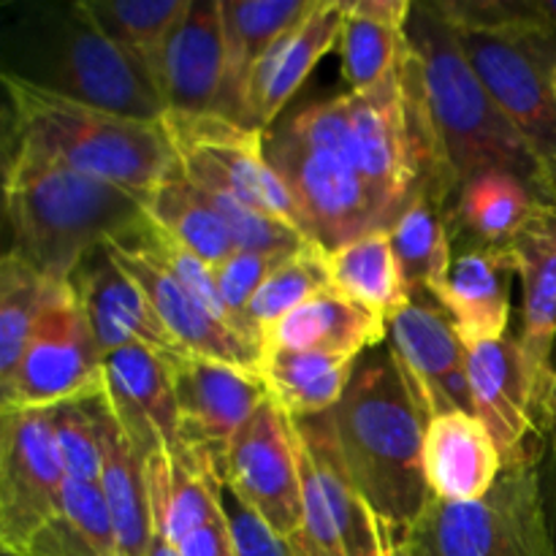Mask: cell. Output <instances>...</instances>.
Instances as JSON below:
<instances>
[{
  "mask_svg": "<svg viewBox=\"0 0 556 556\" xmlns=\"http://www.w3.org/2000/svg\"><path fill=\"white\" fill-rule=\"evenodd\" d=\"M407 43L416 63L418 90L432 125L440 157L443 199L454 220L459 190L486 172H514L546 201L556 190L519 130L508 123L472 68L454 27L432 9L413 3Z\"/></svg>",
  "mask_w": 556,
  "mask_h": 556,
  "instance_id": "cell-1",
  "label": "cell"
},
{
  "mask_svg": "<svg viewBox=\"0 0 556 556\" xmlns=\"http://www.w3.org/2000/svg\"><path fill=\"white\" fill-rule=\"evenodd\" d=\"M331 424L342 465L391 543L410 535L432 505L424 472L429 421L389 351L356 364Z\"/></svg>",
  "mask_w": 556,
  "mask_h": 556,
  "instance_id": "cell-2",
  "label": "cell"
},
{
  "mask_svg": "<svg viewBox=\"0 0 556 556\" xmlns=\"http://www.w3.org/2000/svg\"><path fill=\"white\" fill-rule=\"evenodd\" d=\"M9 253L49 282H71L92 250L144 231L147 195L87 177L27 150L5 155Z\"/></svg>",
  "mask_w": 556,
  "mask_h": 556,
  "instance_id": "cell-3",
  "label": "cell"
},
{
  "mask_svg": "<svg viewBox=\"0 0 556 556\" xmlns=\"http://www.w3.org/2000/svg\"><path fill=\"white\" fill-rule=\"evenodd\" d=\"M3 85L11 109V150L36 152L139 195H150L177 168L163 119L141 123L101 112L14 71H5Z\"/></svg>",
  "mask_w": 556,
  "mask_h": 556,
  "instance_id": "cell-4",
  "label": "cell"
},
{
  "mask_svg": "<svg viewBox=\"0 0 556 556\" xmlns=\"http://www.w3.org/2000/svg\"><path fill=\"white\" fill-rule=\"evenodd\" d=\"M266 155L296 199L309 239L329 253L394 223L337 141L334 101L309 103L286 119L266 136Z\"/></svg>",
  "mask_w": 556,
  "mask_h": 556,
  "instance_id": "cell-5",
  "label": "cell"
},
{
  "mask_svg": "<svg viewBox=\"0 0 556 556\" xmlns=\"http://www.w3.org/2000/svg\"><path fill=\"white\" fill-rule=\"evenodd\" d=\"M538 462L505 467L497 486L478 503L432 500L410 532L418 556H556Z\"/></svg>",
  "mask_w": 556,
  "mask_h": 556,
  "instance_id": "cell-6",
  "label": "cell"
},
{
  "mask_svg": "<svg viewBox=\"0 0 556 556\" xmlns=\"http://www.w3.org/2000/svg\"><path fill=\"white\" fill-rule=\"evenodd\" d=\"M454 30L489 96L519 130L556 190V92L552 85L556 30L548 16L543 14L535 25L510 33L478 27Z\"/></svg>",
  "mask_w": 556,
  "mask_h": 556,
  "instance_id": "cell-7",
  "label": "cell"
},
{
  "mask_svg": "<svg viewBox=\"0 0 556 556\" xmlns=\"http://www.w3.org/2000/svg\"><path fill=\"white\" fill-rule=\"evenodd\" d=\"M163 130L177 155V168L195 188L233 195L280 217L309 239L296 199L266 155V134L220 112H166Z\"/></svg>",
  "mask_w": 556,
  "mask_h": 556,
  "instance_id": "cell-8",
  "label": "cell"
},
{
  "mask_svg": "<svg viewBox=\"0 0 556 556\" xmlns=\"http://www.w3.org/2000/svg\"><path fill=\"white\" fill-rule=\"evenodd\" d=\"M36 85L141 123H161L168 112L150 65L109 38L79 3L71 5L68 22L54 30L47 74Z\"/></svg>",
  "mask_w": 556,
  "mask_h": 556,
  "instance_id": "cell-9",
  "label": "cell"
},
{
  "mask_svg": "<svg viewBox=\"0 0 556 556\" xmlns=\"http://www.w3.org/2000/svg\"><path fill=\"white\" fill-rule=\"evenodd\" d=\"M103 353L71 282L52 288L14 378L0 386V410H47L103 394Z\"/></svg>",
  "mask_w": 556,
  "mask_h": 556,
  "instance_id": "cell-10",
  "label": "cell"
},
{
  "mask_svg": "<svg viewBox=\"0 0 556 556\" xmlns=\"http://www.w3.org/2000/svg\"><path fill=\"white\" fill-rule=\"evenodd\" d=\"M63 456L47 410H0V543L25 556L63 505Z\"/></svg>",
  "mask_w": 556,
  "mask_h": 556,
  "instance_id": "cell-11",
  "label": "cell"
},
{
  "mask_svg": "<svg viewBox=\"0 0 556 556\" xmlns=\"http://www.w3.org/2000/svg\"><path fill=\"white\" fill-rule=\"evenodd\" d=\"M220 481L282 541H296L302 530V478L293 418L271 396L237 432Z\"/></svg>",
  "mask_w": 556,
  "mask_h": 556,
  "instance_id": "cell-12",
  "label": "cell"
},
{
  "mask_svg": "<svg viewBox=\"0 0 556 556\" xmlns=\"http://www.w3.org/2000/svg\"><path fill=\"white\" fill-rule=\"evenodd\" d=\"M179 410V440L223 472L228 448L248 418L269 400L264 378L204 356L168 362Z\"/></svg>",
  "mask_w": 556,
  "mask_h": 556,
  "instance_id": "cell-13",
  "label": "cell"
},
{
  "mask_svg": "<svg viewBox=\"0 0 556 556\" xmlns=\"http://www.w3.org/2000/svg\"><path fill=\"white\" fill-rule=\"evenodd\" d=\"M472 413L486 424L505 467L541 459L546 410L527 367L519 337L467 348Z\"/></svg>",
  "mask_w": 556,
  "mask_h": 556,
  "instance_id": "cell-14",
  "label": "cell"
},
{
  "mask_svg": "<svg viewBox=\"0 0 556 556\" xmlns=\"http://www.w3.org/2000/svg\"><path fill=\"white\" fill-rule=\"evenodd\" d=\"M389 337L391 358L427 421L445 413H472L467 348L438 304L413 299L389 320Z\"/></svg>",
  "mask_w": 556,
  "mask_h": 556,
  "instance_id": "cell-15",
  "label": "cell"
},
{
  "mask_svg": "<svg viewBox=\"0 0 556 556\" xmlns=\"http://www.w3.org/2000/svg\"><path fill=\"white\" fill-rule=\"evenodd\" d=\"M114 264L141 288L147 302L152 304L168 334L190 353V356L215 358V362L233 364V367L258 372L261 351L233 334L231 329L212 318L199 299L177 280L172 269L161 261V255L141 239V231L128 239L103 244Z\"/></svg>",
  "mask_w": 556,
  "mask_h": 556,
  "instance_id": "cell-16",
  "label": "cell"
},
{
  "mask_svg": "<svg viewBox=\"0 0 556 556\" xmlns=\"http://www.w3.org/2000/svg\"><path fill=\"white\" fill-rule=\"evenodd\" d=\"M71 288L90 318L103 358L130 345L147 348L166 362L188 356V351L161 324L141 288L114 264L106 248L92 250L81 261L71 277Z\"/></svg>",
  "mask_w": 556,
  "mask_h": 556,
  "instance_id": "cell-17",
  "label": "cell"
},
{
  "mask_svg": "<svg viewBox=\"0 0 556 556\" xmlns=\"http://www.w3.org/2000/svg\"><path fill=\"white\" fill-rule=\"evenodd\" d=\"M348 0H318L304 20L282 33L255 63L239 106V123L266 134L286 103L329 49H337Z\"/></svg>",
  "mask_w": 556,
  "mask_h": 556,
  "instance_id": "cell-18",
  "label": "cell"
},
{
  "mask_svg": "<svg viewBox=\"0 0 556 556\" xmlns=\"http://www.w3.org/2000/svg\"><path fill=\"white\" fill-rule=\"evenodd\" d=\"M106 400L130 443L147 456L174 454L179 440V410L166 358L141 345L119 348L103 358Z\"/></svg>",
  "mask_w": 556,
  "mask_h": 556,
  "instance_id": "cell-19",
  "label": "cell"
},
{
  "mask_svg": "<svg viewBox=\"0 0 556 556\" xmlns=\"http://www.w3.org/2000/svg\"><path fill=\"white\" fill-rule=\"evenodd\" d=\"M166 109L174 114L220 112L226 87V36L220 0H190L157 65Z\"/></svg>",
  "mask_w": 556,
  "mask_h": 556,
  "instance_id": "cell-20",
  "label": "cell"
},
{
  "mask_svg": "<svg viewBox=\"0 0 556 556\" xmlns=\"http://www.w3.org/2000/svg\"><path fill=\"white\" fill-rule=\"evenodd\" d=\"M503 470L497 443L476 413H445L427 424L424 472L432 500L478 503L497 486Z\"/></svg>",
  "mask_w": 556,
  "mask_h": 556,
  "instance_id": "cell-21",
  "label": "cell"
},
{
  "mask_svg": "<svg viewBox=\"0 0 556 556\" xmlns=\"http://www.w3.org/2000/svg\"><path fill=\"white\" fill-rule=\"evenodd\" d=\"M514 277L516 264L510 248L472 244L456 255L448 280L434 302L448 315L465 348L508 337Z\"/></svg>",
  "mask_w": 556,
  "mask_h": 556,
  "instance_id": "cell-22",
  "label": "cell"
},
{
  "mask_svg": "<svg viewBox=\"0 0 556 556\" xmlns=\"http://www.w3.org/2000/svg\"><path fill=\"white\" fill-rule=\"evenodd\" d=\"M508 248L514 253L516 277H521L525 286L519 345L546 410L548 391L556 380V206Z\"/></svg>",
  "mask_w": 556,
  "mask_h": 556,
  "instance_id": "cell-23",
  "label": "cell"
},
{
  "mask_svg": "<svg viewBox=\"0 0 556 556\" xmlns=\"http://www.w3.org/2000/svg\"><path fill=\"white\" fill-rule=\"evenodd\" d=\"M101 486L112 514L119 556H147L155 535L147 459L119 427L106 391L101 394Z\"/></svg>",
  "mask_w": 556,
  "mask_h": 556,
  "instance_id": "cell-24",
  "label": "cell"
},
{
  "mask_svg": "<svg viewBox=\"0 0 556 556\" xmlns=\"http://www.w3.org/2000/svg\"><path fill=\"white\" fill-rule=\"evenodd\" d=\"M386 337H389V320L329 288L288 313L264 337V353L304 351L356 358L367 348L380 345Z\"/></svg>",
  "mask_w": 556,
  "mask_h": 556,
  "instance_id": "cell-25",
  "label": "cell"
},
{
  "mask_svg": "<svg viewBox=\"0 0 556 556\" xmlns=\"http://www.w3.org/2000/svg\"><path fill=\"white\" fill-rule=\"evenodd\" d=\"M410 0H348L337 49L348 92L378 85L407 52Z\"/></svg>",
  "mask_w": 556,
  "mask_h": 556,
  "instance_id": "cell-26",
  "label": "cell"
},
{
  "mask_svg": "<svg viewBox=\"0 0 556 556\" xmlns=\"http://www.w3.org/2000/svg\"><path fill=\"white\" fill-rule=\"evenodd\" d=\"M299 424L304 443L313 454L315 470H318L320 486H324L326 503H329L331 519L340 532L345 556H391V538L367 500L356 489L342 465L340 445H337L331 413L315 418H304Z\"/></svg>",
  "mask_w": 556,
  "mask_h": 556,
  "instance_id": "cell-27",
  "label": "cell"
},
{
  "mask_svg": "<svg viewBox=\"0 0 556 556\" xmlns=\"http://www.w3.org/2000/svg\"><path fill=\"white\" fill-rule=\"evenodd\" d=\"M318 0H220L226 36V87L220 114L239 119L242 92L271 43L315 9Z\"/></svg>",
  "mask_w": 556,
  "mask_h": 556,
  "instance_id": "cell-28",
  "label": "cell"
},
{
  "mask_svg": "<svg viewBox=\"0 0 556 556\" xmlns=\"http://www.w3.org/2000/svg\"><path fill=\"white\" fill-rule=\"evenodd\" d=\"M556 204L514 172H486L459 190L454 223L481 248H508Z\"/></svg>",
  "mask_w": 556,
  "mask_h": 556,
  "instance_id": "cell-29",
  "label": "cell"
},
{
  "mask_svg": "<svg viewBox=\"0 0 556 556\" xmlns=\"http://www.w3.org/2000/svg\"><path fill=\"white\" fill-rule=\"evenodd\" d=\"M329 280L358 307L391 320L413 302L389 228H378L329 253Z\"/></svg>",
  "mask_w": 556,
  "mask_h": 556,
  "instance_id": "cell-30",
  "label": "cell"
},
{
  "mask_svg": "<svg viewBox=\"0 0 556 556\" xmlns=\"http://www.w3.org/2000/svg\"><path fill=\"white\" fill-rule=\"evenodd\" d=\"M356 358L329 353L269 351L261 356L258 375L271 400L291 418L326 416L345 396Z\"/></svg>",
  "mask_w": 556,
  "mask_h": 556,
  "instance_id": "cell-31",
  "label": "cell"
},
{
  "mask_svg": "<svg viewBox=\"0 0 556 556\" xmlns=\"http://www.w3.org/2000/svg\"><path fill=\"white\" fill-rule=\"evenodd\" d=\"M448 212L427 190H418L391 223V244L410 293L438 296L454 266Z\"/></svg>",
  "mask_w": 556,
  "mask_h": 556,
  "instance_id": "cell-32",
  "label": "cell"
},
{
  "mask_svg": "<svg viewBox=\"0 0 556 556\" xmlns=\"http://www.w3.org/2000/svg\"><path fill=\"white\" fill-rule=\"evenodd\" d=\"M147 215L161 231L177 239L210 266L223 264L228 255L237 253L231 233L223 226L210 204L201 199L195 185L174 168L150 195H147Z\"/></svg>",
  "mask_w": 556,
  "mask_h": 556,
  "instance_id": "cell-33",
  "label": "cell"
},
{
  "mask_svg": "<svg viewBox=\"0 0 556 556\" xmlns=\"http://www.w3.org/2000/svg\"><path fill=\"white\" fill-rule=\"evenodd\" d=\"M25 556H119L101 486L68 478L60 514L38 532Z\"/></svg>",
  "mask_w": 556,
  "mask_h": 556,
  "instance_id": "cell-34",
  "label": "cell"
},
{
  "mask_svg": "<svg viewBox=\"0 0 556 556\" xmlns=\"http://www.w3.org/2000/svg\"><path fill=\"white\" fill-rule=\"evenodd\" d=\"M81 11L125 49L139 54L157 79L163 47L190 9V0H81Z\"/></svg>",
  "mask_w": 556,
  "mask_h": 556,
  "instance_id": "cell-35",
  "label": "cell"
},
{
  "mask_svg": "<svg viewBox=\"0 0 556 556\" xmlns=\"http://www.w3.org/2000/svg\"><path fill=\"white\" fill-rule=\"evenodd\" d=\"M329 250L318 242H307L302 250L288 255L261 286L248 307V324L264 353V337L286 318L288 313L304 304L307 299L329 291Z\"/></svg>",
  "mask_w": 556,
  "mask_h": 556,
  "instance_id": "cell-36",
  "label": "cell"
},
{
  "mask_svg": "<svg viewBox=\"0 0 556 556\" xmlns=\"http://www.w3.org/2000/svg\"><path fill=\"white\" fill-rule=\"evenodd\" d=\"M54 286L20 255L5 253L0 261V386L14 378Z\"/></svg>",
  "mask_w": 556,
  "mask_h": 556,
  "instance_id": "cell-37",
  "label": "cell"
},
{
  "mask_svg": "<svg viewBox=\"0 0 556 556\" xmlns=\"http://www.w3.org/2000/svg\"><path fill=\"white\" fill-rule=\"evenodd\" d=\"M49 416L65 476L81 483L101 481V394L49 407Z\"/></svg>",
  "mask_w": 556,
  "mask_h": 556,
  "instance_id": "cell-38",
  "label": "cell"
},
{
  "mask_svg": "<svg viewBox=\"0 0 556 556\" xmlns=\"http://www.w3.org/2000/svg\"><path fill=\"white\" fill-rule=\"evenodd\" d=\"M291 253H253V250H237L233 255H228L223 264L212 266V275H215L217 291H220L223 302L231 309L233 318L242 324L248 340L258 348L253 331L248 324V307L253 302L255 293L261 291V286L266 282V277L282 264ZM261 351V348H258Z\"/></svg>",
  "mask_w": 556,
  "mask_h": 556,
  "instance_id": "cell-39",
  "label": "cell"
},
{
  "mask_svg": "<svg viewBox=\"0 0 556 556\" xmlns=\"http://www.w3.org/2000/svg\"><path fill=\"white\" fill-rule=\"evenodd\" d=\"M223 508H226L237 556H293L291 546L258 514L244 508L226 486H223Z\"/></svg>",
  "mask_w": 556,
  "mask_h": 556,
  "instance_id": "cell-40",
  "label": "cell"
},
{
  "mask_svg": "<svg viewBox=\"0 0 556 556\" xmlns=\"http://www.w3.org/2000/svg\"><path fill=\"white\" fill-rule=\"evenodd\" d=\"M174 548H177L179 556H237L226 508H223L220 516H215L204 527H199L188 538H182Z\"/></svg>",
  "mask_w": 556,
  "mask_h": 556,
  "instance_id": "cell-41",
  "label": "cell"
},
{
  "mask_svg": "<svg viewBox=\"0 0 556 556\" xmlns=\"http://www.w3.org/2000/svg\"><path fill=\"white\" fill-rule=\"evenodd\" d=\"M546 434L552 440V451L556 456V380L548 391V402H546Z\"/></svg>",
  "mask_w": 556,
  "mask_h": 556,
  "instance_id": "cell-42",
  "label": "cell"
},
{
  "mask_svg": "<svg viewBox=\"0 0 556 556\" xmlns=\"http://www.w3.org/2000/svg\"><path fill=\"white\" fill-rule=\"evenodd\" d=\"M147 556H179L177 548H174L172 543H168V538L163 535L161 527H157V525H155V535H152L150 554H147Z\"/></svg>",
  "mask_w": 556,
  "mask_h": 556,
  "instance_id": "cell-43",
  "label": "cell"
},
{
  "mask_svg": "<svg viewBox=\"0 0 556 556\" xmlns=\"http://www.w3.org/2000/svg\"><path fill=\"white\" fill-rule=\"evenodd\" d=\"M391 556H418L413 538L407 535V538H400V541L391 543Z\"/></svg>",
  "mask_w": 556,
  "mask_h": 556,
  "instance_id": "cell-44",
  "label": "cell"
},
{
  "mask_svg": "<svg viewBox=\"0 0 556 556\" xmlns=\"http://www.w3.org/2000/svg\"><path fill=\"white\" fill-rule=\"evenodd\" d=\"M541 9H543V14L548 16V22H552L554 30H556V0H541Z\"/></svg>",
  "mask_w": 556,
  "mask_h": 556,
  "instance_id": "cell-45",
  "label": "cell"
},
{
  "mask_svg": "<svg viewBox=\"0 0 556 556\" xmlns=\"http://www.w3.org/2000/svg\"><path fill=\"white\" fill-rule=\"evenodd\" d=\"M552 85H554V92H556V65H554V71H552Z\"/></svg>",
  "mask_w": 556,
  "mask_h": 556,
  "instance_id": "cell-46",
  "label": "cell"
},
{
  "mask_svg": "<svg viewBox=\"0 0 556 556\" xmlns=\"http://www.w3.org/2000/svg\"><path fill=\"white\" fill-rule=\"evenodd\" d=\"M3 556H16V554H3Z\"/></svg>",
  "mask_w": 556,
  "mask_h": 556,
  "instance_id": "cell-47",
  "label": "cell"
}]
</instances>
